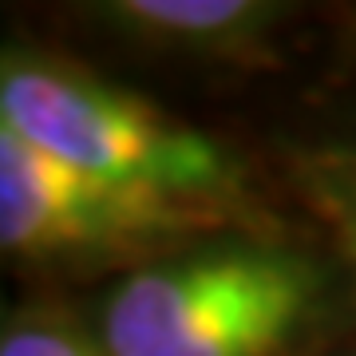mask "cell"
<instances>
[{
	"label": "cell",
	"mask_w": 356,
	"mask_h": 356,
	"mask_svg": "<svg viewBox=\"0 0 356 356\" xmlns=\"http://www.w3.org/2000/svg\"><path fill=\"white\" fill-rule=\"evenodd\" d=\"M88 309L111 356H329L356 341L353 285L301 218L206 238Z\"/></svg>",
	"instance_id": "cell-1"
},
{
	"label": "cell",
	"mask_w": 356,
	"mask_h": 356,
	"mask_svg": "<svg viewBox=\"0 0 356 356\" xmlns=\"http://www.w3.org/2000/svg\"><path fill=\"white\" fill-rule=\"evenodd\" d=\"M0 127L56 163L123 191L214 206L254 222L285 218L266 198L257 163L234 139L48 44H4Z\"/></svg>",
	"instance_id": "cell-2"
},
{
	"label": "cell",
	"mask_w": 356,
	"mask_h": 356,
	"mask_svg": "<svg viewBox=\"0 0 356 356\" xmlns=\"http://www.w3.org/2000/svg\"><path fill=\"white\" fill-rule=\"evenodd\" d=\"M238 226L261 222L99 182L0 127V250L40 293L111 285Z\"/></svg>",
	"instance_id": "cell-3"
},
{
	"label": "cell",
	"mask_w": 356,
	"mask_h": 356,
	"mask_svg": "<svg viewBox=\"0 0 356 356\" xmlns=\"http://www.w3.org/2000/svg\"><path fill=\"white\" fill-rule=\"evenodd\" d=\"M131 64L206 79L273 76L301 56L309 8L281 0H103L67 16Z\"/></svg>",
	"instance_id": "cell-4"
},
{
	"label": "cell",
	"mask_w": 356,
	"mask_h": 356,
	"mask_svg": "<svg viewBox=\"0 0 356 356\" xmlns=\"http://www.w3.org/2000/svg\"><path fill=\"white\" fill-rule=\"evenodd\" d=\"M277 182L293 198L301 222L341 261L356 297V131L285 147Z\"/></svg>",
	"instance_id": "cell-5"
},
{
	"label": "cell",
	"mask_w": 356,
	"mask_h": 356,
	"mask_svg": "<svg viewBox=\"0 0 356 356\" xmlns=\"http://www.w3.org/2000/svg\"><path fill=\"white\" fill-rule=\"evenodd\" d=\"M0 356H111L88 305L67 293H36L4 313Z\"/></svg>",
	"instance_id": "cell-6"
},
{
	"label": "cell",
	"mask_w": 356,
	"mask_h": 356,
	"mask_svg": "<svg viewBox=\"0 0 356 356\" xmlns=\"http://www.w3.org/2000/svg\"><path fill=\"white\" fill-rule=\"evenodd\" d=\"M329 356H356V341H348V344H341V348H332Z\"/></svg>",
	"instance_id": "cell-7"
}]
</instances>
